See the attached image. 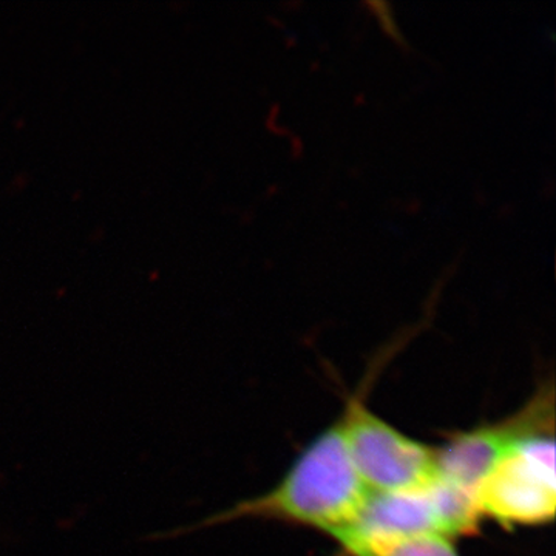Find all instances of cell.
<instances>
[{"label": "cell", "mask_w": 556, "mask_h": 556, "mask_svg": "<svg viewBox=\"0 0 556 556\" xmlns=\"http://www.w3.org/2000/svg\"><path fill=\"white\" fill-rule=\"evenodd\" d=\"M369 493L348 455L339 419L311 441L269 492L175 532L155 533L149 540H166L244 518L313 527L331 536L356 521Z\"/></svg>", "instance_id": "obj_1"}, {"label": "cell", "mask_w": 556, "mask_h": 556, "mask_svg": "<svg viewBox=\"0 0 556 556\" xmlns=\"http://www.w3.org/2000/svg\"><path fill=\"white\" fill-rule=\"evenodd\" d=\"M340 424L348 455L369 492H408L439 477L437 448L402 433L361 399L348 401Z\"/></svg>", "instance_id": "obj_2"}, {"label": "cell", "mask_w": 556, "mask_h": 556, "mask_svg": "<svg viewBox=\"0 0 556 556\" xmlns=\"http://www.w3.org/2000/svg\"><path fill=\"white\" fill-rule=\"evenodd\" d=\"M475 496L482 518L495 519L506 527L554 521V431H541L518 441L486 475Z\"/></svg>", "instance_id": "obj_3"}, {"label": "cell", "mask_w": 556, "mask_h": 556, "mask_svg": "<svg viewBox=\"0 0 556 556\" xmlns=\"http://www.w3.org/2000/svg\"><path fill=\"white\" fill-rule=\"evenodd\" d=\"M554 387H543L517 415L448 434L447 442L437 448L439 477L475 493L518 441L554 431Z\"/></svg>", "instance_id": "obj_4"}, {"label": "cell", "mask_w": 556, "mask_h": 556, "mask_svg": "<svg viewBox=\"0 0 556 556\" xmlns=\"http://www.w3.org/2000/svg\"><path fill=\"white\" fill-rule=\"evenodd\" d=\"M431 484L408 492L369 493L356 521L339 532L379 536L438 533L447 536Z\"/></svg>", "instance_id": "obj_5"}, {"label": "cell", "mask_w": 556, "mask_h": 556, "mask_svg": "<svg viewBox=\"0 0 556 556\" xmlns=\"http://www.w3.org/2000/svg\"><path fill=\"white\" fill-rule=\"evenodd\" d=\"M331 538L350 556H460L452 538L438 533L379 536L338 532Z\"/></svg>", "instance_id": "obj_6"}]
</instances>
